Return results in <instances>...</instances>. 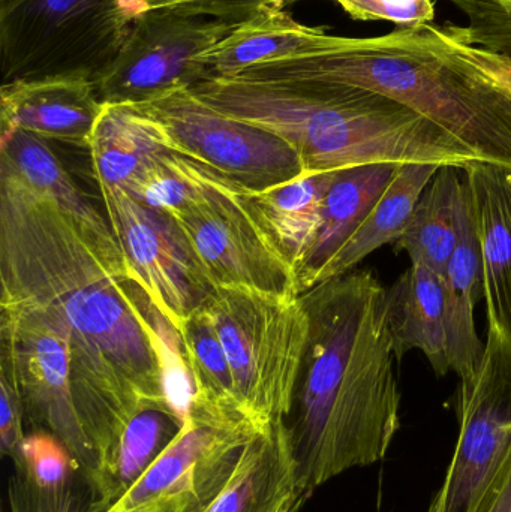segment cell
<instances>
[{
    "label": "cell",
    "instance_id": "cell-1",
    "mask_svg": "<svg viewBox=\"0 0 511 512\" xmlns=\"http://www.w3.org/2000/svg\"><path fill=\"white\" fill-rule=\"evenodd\" d=\"M0 285V303L50 310L65 325L75 403L98 463L141 409H173L162 375L171 324L138 282L110 224L68 212L5 165Z\"/></svg>",
    "mask_w": 511,
    "mask_h": 512
},
{
    "label": "cell",
    "instance_id": "cell-2",
    "mask_svg": "<svg viewBox=\"0 0 511 512\" xmlns=\"http://www.w3.org/2000/svg\"><path fill=\"white\" fill-rule=\"evenodd\" d=\"M309 337L287 423L306 498L386 457L401 427L387 289L354 270L300 294Z\"/></svg>",
    "mask_w": 511,
    "mask_h": 512
},
{
    "label": "cell",
    "instance_id": "cell-3",
    "mask_svg": "<svg viewBox=\"0 0 511 512\" xmlns=\"http://www.w3.org/2000/svg\"><path fill=\"white\" fill-rule=\"evenodd\" d=\"M233 78L372 90L422 114L488 164L511 170V57L470 44L465 27L330 35L315 53L258 63Z\"/></svg>",
    "mask_w": 511,
    "mask_h": 512
},
{
    "label": "cell",
    "instance_id": "cell-4",
    "mask_svg": "<svg viewBox=\"0 0 511 512\" xmlns=\"http://www.w3.org/2000/svg\"><path fill=\"white\" fill-rule=\"evenodd\" d=\"M210 107L290 144L306 174L372 164L465 171L482 158L411 108L360 87L212 78L191 87Z\"/></svg>",
    "mask_w": 511,
    "mask_h": 512
},
{
    "label": "cell",
    "instance_id": "cell-5",
    "mask_svg": "<svg viewBox=\"0 0 511 512\" xmlns=\"http://www.w3.org/2000/svg\"><path fill=\"white\" fill-rule=\"evenodd\" d=\"M204 309L227 354L243 417L257 429L287 420L309 337L300 295L216 288Z\"/></svg>",
    "mask_w": 511,
    "mask_h": 512
},
{
    "label": "cell",
    "instance_id": "cell-6",
    "mask_svg": "<svg viewBox=\"0 0 511 512\" xmlns=\"http://www.w3.org/2000/svg\"><path fill=\"white\" fill-rule=\"evenodd\" d=\"M149 9L147 0H0L2 84L47 77L93 81Z\"/></svg>",
    "mask_w": 511,
    "mask_h": 512
},
{
    "label": "cell",
    "instance_id": "cell-7",
    "mask_svg": "<svg viewBox=\"0 0 511 512\" xmlns=\"http://www.w3.org/2000/svg\"><path fill=\"white\" fill-rule=\"evenodd\" d=\"M203 174L200 197L173 221L210 285L299 297L294 268L270 239L251 191L206 165Z\"/></svg>",
    "mask_w": 511,
    "mask_h": 512
},
{
    "label": "cell",
    "instance_id": "cell-8",
    "mask_svg": "<svg viewBox=\"0 0 511 512\" xmlns=\"http://www.w3.org/2000/svg\"><path fill=\"white\" fill-rule=\"evenodd\" d=\"M0 340V372L17 385L32 432L62 442L89 483L98 456L75 403L65 325L50 310L0 303Z\"/></svg>",
    "mask_w": 511,
    "mask_h": 512
},
{
    "label": "cell",
    "instance_id": "cell-9",
    "mask_svg": "<svg viewBox=\"0 0 511 512\" xmlns=\"http://www.w3.org/2000/svg\"><path fill=\"white\" fill-rule=\"evenodd\" d=\"M131 107L156 126L168 150L224 174L248 191H266L306 176L290 144L215 110L191 87Z\"/></svg>",
    "mask_w": 511,
    "mask_h": 512
},
{
    "label": "cell",
    "instance_id": "cell-10",
    "mask_svg": "<svg viewBox=\"0 0 511 512\" xmlns=\"http://www.w3.org/2000/svg\"><path fill=\"white\" fill-rule=\"evenodd\" d=\"M459 436L429 512H479L511 450V348L489 330L482 361L462 376Z\"/></svg>",
    "mask_w": 511,
    "mask_h": 512
},
{
    "label": "cell",
    "instance_id": "cell-11",
    "mask_svg": "<svg viewBox=\"0 0 511 512\" xmlns=\"http://www.w3.org/2000/svg\"><path fill=\"white\" fill-rule=\"evenodd\" d=\"M255 429L191 403L179 435L105 512H203L224 489Z\"/></svg>",
    "mask_w": 511,
    "mask_h": 512
},
{
    "label": "cell",
    "instance_id": "cell-12",
    "mask_svg": "<svg viewBox=\"0 0 511 512\" xmlns=\"http://www.w3.org/2000/svg\"><path fill=\"white\" fill-rule=\"evenodd\" d=\"M233 24L177 9L141 15L110 65L93 78L101 104L138 105L204 80L198 57L227 38Z\"/></svg>",
    "mask_w": 511,
    "mask_h": 512
},
{
    "label": "cell",
    "instance_id": "cell-13",
    "mask_svg": "<svg viewBox=\"0 0 511 512\" xmlns=\"http://www.w3.org/2000/svg\"><path fill=\"white\" fill-rule=\"evenodd\" d=\"M98 188L105 218L129 267L179 334L215 288L204 276L173 218L135 200L120 186Z\"/></svg>",
    "mask_w": 511,
    "mask_h": 512
},
{
    "label": "cell",
    "instance_id": "cell-14",
    "mask_svg": "<svg viewBox=\"0 0 511 512\" xmlns=\"http://www.w3.org/2000/svg\"><path fill=\"white\" fill-rule=\"evenodd\" d=\"M102 107L89 78L15 80L0 89V131L21 129L45 141L89 149Z\"/></svg>",
    "mask_w": 511,
    "mask_h": 512
},
{
    "label": "cell",
    "instance_id": "cell-15",
    "mask_svg": "<svg viewBox=\"0 0 511 512\" xmlns=\"http://www.w3.org/2000/svg\"><path fill=\"white\" fill-rule=\"evenodd\" d=\"M465 173L482 256L489 330L511 348V170L479 162Z\"/></svg>",
    "mask_w": 511,
    "mask_h": 512
},
{
    "label": "cell",
    "instance_id": "cell-16",
    "mask_svg": "<svg viewBox=\"0 0 511 512\" xmlns=\"http://www.w3.org/2000/svg\"><path fill=\"white\" fill-rule=\"evenodd\" d=\"M305 499L290 432L279 421L252 435L230 480L203 512H299Z\"/></svg>",
    "mask_w": 511,
    "mask_h": 512
},
{
    "label": "cell",
    "instance_id": "cell-17",
    "mask_svg": "<svg viewBox=\"0 0 511 512\" xmlns=\"http://www.w3.org/2000/svg\"><path fill=\"white\" fill-rule=\"evenodd\" d=\"M443 286L447 357L450 370L462 378L479 367L485 352L474 319V310L483 292V270L467 182L461 183L458 192V243Z\"/></svg>",
    "mask_w": 511,
    "mask_h": 512
},
{
    "label": "cell",
    "instance_id": "cell-18",
    "mask_svg": "<svg viewBox=\"0 0 511 512\" xmlns=\"http://www.w3.org/2000/svg\"><path fill=\"white\" fill-rule=\"evenodd\" d=\"M330 33L326 27L297 23L282 9H270L231 30L227 38L198 57L203 81L236 77L258 63L315 53Z\"/></svg>",
    "mask_w": 511,
    "mask_h": 512
},
{
    "label": "cell",
    "instance_id": "cell-19",
    "mask_svg": "<svg viewBox=\"0 0 511 512\" xmlns=\"http://www.w3.org/2000/svg\"><path fill=\"white\" fill-rule=\"evenodd\" d=\"M387 319L398 361L419 349L438 376L449 372L446 298L443 282L434 271L422 262H411L387 289Z\"/></svg>",
    "mask_w": 511,
    "mask_h": 512
},
{
    "label": "cell",
    "instance_id": "cell-20",
    "mask_svg": "<svg viewBox=\"0 0 511 512\" xmlns=\"http://www.w3.org/2000/svg\"><path fill=\"white\" fill-rule=\"evenodd\" d=\"M396 170V164H372L336 171L324 197L320 233L308 258L296 271L300 294L317 286L327 262L374 209Z\"/></svg>",
    "mask_w": 511,
    "mask_h": 512
},
{
    "label": "cell",
    "instance_id": "cell-21",
    "mask_svg": "<svg viewBox=\"0 0 511 512\" xmlns=\"http://www.w3.org/2000/svg\"><path fill=\"white\" fill-rule=\"evenodd\" d=\"M183 418L170 408H146L132 417L89 480L99 512L113 507L149 471L179 435Z\"/></svg>",
    "mask_w": 511,
    "mask_h": 512
},
{
    "label": "cell",
    "instance_id": "cell-22",
    "mask_svg": "<svg viewBox=\"0 0 511 512\" xmlns=\"http://www.w3.org/2000/svg\"><path fill=\"white\" fill-rule=\"evenodd\" d=\"M441 167L429 164L398 165L395 177L387 186L374 209L356 228L318 276L317 285L351 273L366 256L396 243L405 233L414 210Z\"/></svg>",
    "mask_w": 511,
    "mask_h": 512
},
{
    "label": "cell",
    "instance_id": "cell-23",
    "mask_svg": "<svg viewBox=\"0 0 511 512\" xmlns=\"http://www.w3.org/2000/svg\"><path fill=\"white\" fill-rule=\"evenodd\" d=\"M336 171L306 174L266 191L249 192L270 239L294 273L314 248L323 221V204Z\"/></svg>",
    "mask_w": 511,
    "mask_h": 512
},
{
    "label": "cell",
    "instance_id": "cell-24",
    "mask_svg": "<svg viewBox=\"0 0 511 512\" xmlns=\"http://www.w3.org/2000/svg\"><path fill=\"white\" fill-rule=\"evenodd\" d=\"M165 149L156 126L134 107L104 104L87 150L96 183L125 188L152 156Z\"/></svg>",
    "mask_w": 511,
    "mask_h": 512
},
{
    "label": "cell",
    "instance_id": "cell-25",
    "mask_svg": "<svg viewBox=\"0 0 511 512\" xmlns=\"http://www.w3.org/2000/svg\"><path fill=\"white\" fill-rule=\"evenodd\" d=\"M458 168L441 167L420 198L405 233L395 243L396 252H407L411 262H422L441 282L458 243Z\"/></svg>",
    "mask_w": 511,
    "mask_h": 512
},
{
    "label": "cell",
    "instance_id": "cell-26",
    "mask_svg": "<svg viewBox=\"0 0 511 512\" xmlns=\"http://www.w3.org/2000/svg\"><path fill=\"white\" fill-rule=\"evenodd\" d=\"M48 143L21 129H2L0 165L14 171L33 188L51 195L68 212L95 224L108 222L75 185Z\"/></svg>",
    "mask_w": 511,
    "mask_h": 512
},
{
    "label": "cell",
    "instance_id": "cell-27",
    "mask_svg": "<svg viewBox=\"0 0 511 512\" xmlns=\"http://www.w3.org/2000/svg\"><path fill=\"white\" fill-rule=\"evenodd\" d=\"M179 337L194 387L191 403L216 414L246 420L237 403L227 354L204 306L185 322Z\"/></svg>",
    "mask_w": 511,
    "mask_h": 512
},
{
    "label": "cell",
    "instance_id": "cell-28",
    "mask_svg": "<svg viewBox=\"0 0 511 512\" xmlns=\"http://www.w3.org/2000/svg\"><path fill=\"white\" fill-rule=\"evenodd\" d=\"M203 188V165L165 149L152 156L123 189L174 218L198 200Z\"/></svg>",
    "mask_w": 511,
    "mask_h": 512
},
{
    "label": "cell",
    "instance_id": "cell-29",
    "mask_svg": "<svg viewBox=\"0 0 511 512\" xmlns=\"http://www.w3.org/2000/svg\"><path fill=\"white\" fill-rule=\"evenodd\" d=\"M8 508L9 512H99L81 472L57 486H41L23 472H15L8 483Z\"/></svg>",
    "mask_w": 511,
    "mask_h": 512
},
{
    "label": "cell",
    "instance_id": "cell-30",
    "mask_svg": "<svg viewBox=\"0 0 511 512\" xmlns=\"http://www.w3.org/2000/svg\"><path fill=\"white\" fill-rule=\"evenodd\" d=\"M467 17L470 44L511 57V0H444Z\"/></svg>",
    "mask_w": 511,
    "mask_h": 512
},
{
    "label": "cell",
    "instance_id": "cell-31",
    "mask_svg": "<svg viewBox=\"0 0 511 512\" xmlns=\"http://www.w3.org/2000/svg\"><path fill=\"white\" fill-rule=\"evenodd\" d=\"M41 486H57L80 472L77 463L62 442L50 433L32 432L23 445L21 471Z\"/></svg>",
    "mask_w": 511,
    "mask_h": 512
},
{
    "label": "cell",
    "instance_id": "cell-32",
    "mask_svg": "<svg viewBox=\"0 0 511 512\" xmlns=\"http://www.w3.org/2000/svg\"><path fill=\"white\" fill-rule=\"evenodd\" d=\"M353 20L390 21L401 27L432 24L435 5L432 0H333Z\"/></svg>",
    "mask_w": 511,
    "mask_h": 512
},
{
    "label": "cell",
    "instance_id": "cell-33",
    "mask_svg": "<svg viewBox=\"0 0 511 512\" xmlns=\"http://www.w3.org/2000/svg\"><path fill=\"white\" fill-rule=\"evenodd\" d=\"M150 9L171 8L192 15H207L239 26L270 9H282L293 0H147Z\"/></svg>",
    "mask_w": 511,
    "mask_h": 512
},
{
    "label": "cell",
    "instance_id": "cell-34",
    "mask_svg": "<svg viewBox=\"0 0 511 512\" xmlns=\"http://www.w3.org/2000/svg\"><path fill=\"white\" fill-rule=\"evenodd\" d=\"M26 412L17 385L11 376L0 372V451L11 460L15 471L23 468Z\"/></svg>",
    "mask_w": 511,
    "mask_h": 512
},
{
    "label": "cell",
    "instance_id": "cell-35",
    "mask_svg": "<svg viewBox=\"0 0 511 512\" xmlns=\"http://www.w3.org/2000/svg\"><path fill=\"white\" fill-rule=\"evenodd\" d=\"M479 512H511V450Z\"/></svg>",
    "mask_w": 511,
    "mask_h": 512
}]
</instances>
